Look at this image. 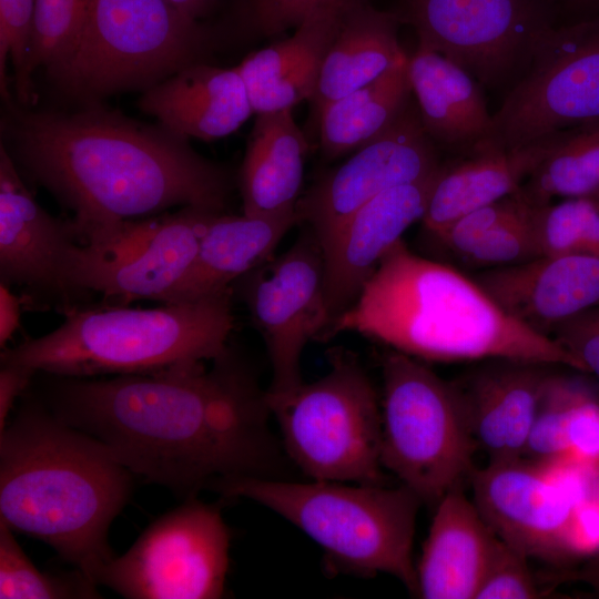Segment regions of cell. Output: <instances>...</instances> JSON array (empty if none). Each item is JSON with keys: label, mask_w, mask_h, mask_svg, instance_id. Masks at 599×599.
Wrapping results in <instances>:
<instances>
[{"label": "cell", "mask_w": 599, "mask_h": 599, "mask_svg": "<svg viewBox=\"0 0 599 599\" xmlns=\"http://www.w3.org/2000/svg\"><path fill=\"white\" fill-rule=\"evenodd\" d=\"M49 409L105 445L134 476L185 500L222 479L281 475L266 390L230 348L211 367L61 377Z\"/></svg>", "instance_id": "6da1fadb"}, {"label": "cell", "mask_w": 599, "mask_h": 599, "mask_svg": "<svg viewBox=\"0 0 599 599\" xmlns=\"http://www.w3.org/2000/svg\"><path fill=\"white\" fill-rule=\"evenodd\" d=\"M6 104L8 151L73 211L79 243L98 253L112 254L131 240L140 227L134 217L176 205L222 213L226 204L229 172L160 123L100 103L75 112Z\"/></svg>", "instance_id": "7a4b0ae2"}, {"label": "cell", "mask_w": 599, "mask_h": 599, "mask_svg": "<svg viewBox=\"0 0 599 599\" xmlns=\"http://www.w3.org/2000/svg\"><path fill=\"white\" fill-rule=\"evenodd\" d=\"M353 332L419 361L509 359L583 366L552 337L512 318L473 278L400 240L322 341Z\"/></svg>", "instance_id": "3957f363"}, {"label": "cell", "mask_w": 599, "mask_h": 599, "mask_svg": "<svg viewBox=\"0 0 599 599\" xmlns=\"http://www.w3.org/2000/svg\"><path fill=\"white\" fill-rule=\"evenodd\" d=\"M134 475L92 436L35 403L0 432V521L49 545L97 585ZM98 586V585H97Z\"/></svg>", "instance_id": "277c9868"}, {"label": "cell", "mask_w": 599, "mask_h": 599, "mask_svg": "<svg viewBox=\"0 0 599 599\" xmlns=\"http://www.w3.org/2000/svg\"><path fill=\"white\" fill-rule=\"evenodd\" d=\"M232 291L154 308H70L54 331L1 353L59 377L155 374L213 361L229 349Z\"/></svg>", "instance_id": "5b68a950"}, {"label": "cell", "mask_w": 599, "mask_h": 599, "mask_svg": "<svg viewBox=\"0 0 599 599\" xmlns=\"http://www.w3.org/2000/svg\"><path fill=\"white\" fill-rule=\"evenodd\" d=\"M210 489L273 510L319 545L336 566L363 576L390 575L417 595L413 542L423 502L406 486L242 476Z\"/></svg>", "instance_id": "8992f818"}, {"label": "cell", "mask_w": 599, "mask_h": 599, "mask_svg": "<svg viewBox=\"0 0 599 599\" xmlns=\"http://www.w3.org/2000/svg\"><path fill=\"white\" fill-rule=\"evenodd\" d=\"M209 35L167 0H91L70 60L50 81L82 105L144 91L203 62Z\"/></svg>", "instance_id": "52a82bcc"}, {"label": "cell", "mask_w": 599, "mask_h": 599, "mask_svg": "<svg viewBox=\"0 0 599 599\" xmlns=\"http://www.w3.org/2000/svg\"><path fill=\"white\" fill-rule=\"evenodd\" d=\"M383 468L436 504L464 488L476 468L478 448L465 403L454 380H445L419 359L392 349L382 362Z\"/></svg>", "instance_id": "ba28073f"}, {"label": "cell", "mask_w": 599, "mask_h": 599, "mask_svg": "<svg viewBox=\"0 0 599 599\" xmlns=\"http://www.w3.org/2000/svg\"><path fill=\"white\" fill-rule=\"evenodd\" d=\"M329 370L268 405L288 458L313 480L384 485L382 405L358 362L343 348Z\"/></svg>", "instance_id": "9c48e42d"}, {"label": "cell", "mask_w": 599, "mask_h": 599, "mask_svg": "<svg viewBox=\"0 0 599 599\" xmlns=\"http://www.w3.org/2000/svg\"><path fill=\"white\" fill-rule=\"evenodd\" d=\"M599 121V14L548 29L471 152L509 150ZM470 152V153H471Z\"/></svg>", "instance_id": "30bf717a"}, {"label": "cell", "mask_w": 599, "mask_h": 599, "mask_svg": "<svg viewBox=\"0 0 599 599\" xmlns=\"http://www.w3.org/2000/svg\"><path fill=\"white\" fill-rule=\"evenodd\" d=\"M229 551L220 508L194 497L153 521L95 581L128 599L221 598Z\"/></svg>", "instance_id": "8fae6325"}, {"label": "cell", "mask_w": 599, "mask_h": 599, "mask_svg": "<svg viewBox=\"0 0 599 599\" xmlns=\"http://www.w3.org/2000/svg\"><path fill=\"white\" fill-rule=\"evenodd\" d=\"M556 0H402L394 12L434 50L489 88L510 87L538 39L555 26ZM509 87V88H510Z\"/></svg>", "instance_id": "7c38bea8"}, {"label": "cell", "mask_w": 599, "mask_h": 599, "mask_svg": "<svg viewBox=\"0 0 599 599\" xmlns=\"http://www.w3.org/2000/svg\"><path fill=\"white\" fill-rule=\"evenodd\" d=\"M238 281L270 357L272 379L266 400L271 405L302 386L304 347L312 339H321L329 325L323 251L316 235L305 226L281 256Z\"/></svg>", "instance_id": "4fadbf2b"}, {"label": "cell", "mask_w": 599, "mask_h": 599, "mask_svg": "<svg viewBox=\"0 0 599 599\" xmlns=\"http://www.w3.org/2000/svg\"><path fill=\"white\" fill-rule=\"evenodd\" d=\"M441 163L435 142L423 126L417 103L410 100L385 132L357 149L300 197L297 221L313 231L322 246L372 199L430 176Z\"/></svg>", "instance_id": "5bb4252c"}, {"label": "cell", "mask_w": 599, "mask_h": 599, "mask_svg": "<svg viewBox=\"0 0 599 599\" xmlns=\"http://www.w3.org/2000/svg\"><path fill=\"white\" fill-rule=\"evenodd\" d=\"M211 212L184 206L142 222L138 234L113 254L78 243L71 251L67 281L72 295L93 291L115 305L148 298L166 302L189 273Z\"/></svg>", "instance_id": "9a60e30c"}, {"label": "cell", "mask_w": 599, "mask_h": 599, "mask_svg": "<svg viewBox=\"0 0 599 599\" xmlns=\"http://www.w3.org/2000/svg\"><path fill=\"white\" fill-rule=\"evenodd\" d=\"M473 501L495 535L528 558H568L565 534L578 505L552 483L540 464L526 458L475 468Z\"/></svg>", "instance_id": "2e32d148"}, {"label": "cell", "mask_w": 599, "mask_h": 599, "mask_svg": "<svg viewBox=\"0 0 599 599\" xmlns=\"http://www.w3.org/2000/svg\"><path fill=\"white\" fill-rule=\"evenodd\" d=\"M438 171L378 194L321 246L329 325L355 302L382 258L403 240L407 229L422 220Z\"/></svg>", "instance_id": "e0dca14e"}, {"label": "cell", "mask_w": 599, "mask_h": 599, "mask_svg": "<svg viewBox=\"0 0 599 599\" xmlns=\"http://www.w3.org/2000/svg\"><path fill=\"white\" fill-rule=\"evenodd\" d=\"M78 243L72 221L54 217L40 206L1 142V283L26 285L62 298L71 297L67 271L71 251Z\"/></svg>", "instance_id": "ac0fdd59"}, {"label": "cell", "mask_w": 599, "mask_h": 599, "mask_svg": "<svg viewBox=\"0 0 599 599\" xmlns=\"http://www.w3.org/2000/svg\"><path fill=\"white\" fill-rule=\"evenodd\" d=\"M473 278L504 312L547 336L599 305V257L589 254L539 255Z\"/></svg>", "instance_id": "d6986e66"}, {"label": "cell", "mask_w": 599, "mask_h": 599, "mask_svg": "<svg viewBox=\"0 0 599 599\" xmlns=\"http://www.w3.org/2000/svg\"><path fill=\"white\" fill-rule=\"evenodd\" d=\"M550 366L490 359L454 380L476 444L489 461L522 458Z\"/></svg>", "instance_id": "ffe728a7"}, {"label": "cell", "mask_w": 599, "mask_h": 599, "mask_svg": "<svg viewBox=\"0 0 599 599\" xmlns=\"http://www.w3.org/2000/svg\"><path fill=\"white\" fill-rule=\"evenodd\" d=\"M136 104L167 130L207 142L235 132L254 113L236 67L204 61L142 91Z\"/></svg>", "instance_id": "44dd1931"}, {"label": "cell", "mask_w": 599, "mask_h": 599, "mask_svg": "<svg viewBox=\"0 0 599 599\" xmlns=\"http://www.w3.org/2000/svg\"><path fill=\"white\" fill-rule=\"evenodd\" d=\"M499 538L464 488L448 491L435 514L416 566L425 599H475Z\"/></svg>", "instance_id": "7402d4cb"}, {"label": "cell", "mask_w": 599, "mask_h": 599, "mask_svg": "<svg viewBox=\"0 0 599 599\" xmlns=\"http://www.w3.org/2000/svg\"><path fill=\"white\" fill-rule=\"evenodd\" d=\"M359 1L317 9L290 38L252 52L236 65L255 114L292 109L312 99L343 19Z\"/></svg>", "instance_id": "603a6c76"}, {"label": "cell", "mask_w": 599, "mask_h": 599, "mask_svg": "<svg viewBox=\"0 0 599 599\" xmlns=\"http://www.w3.org/2000/svg\"><path fill=\"white\" fill-rule=\"evenodd\" d=\"M564 131L519 148L481 150L443 162L420 220L423 229L435 236L464 214L517 192Z\"/></svg>", "instance_id": "cb8c5ba5"}, {"label": "cell", "mask_w": 599, "mask_h": 599, "mask_svg": "<svg viewBox=\"0 0 599 599\" xmlns=\"http://www.w3.org/2000/svg\"><path fill=\"white\" fill-rule=\"evenodd\" d=\"M297 223L296 212L214 213L189 273L165 303L191 302L230 291L235 281L267 262L284 235Z\"/></svg>", "instance_id": "d4e9b609"}, {"label": "cell", "mask_w": 599, "mask_h": 599, "mask_svg": "<svg viewBox=\"0 0 599 599\" xmlns=\"http://www.w3.org/2000/svg\"><path fill=\"white\" fill-rule=\"evenodd\" d=\"M408 77L423 126L441 146L469 154L493 129L479 85L470 73L428 48L408 57Z\"/></svg>", "instance_id": "484cf974"}, {"label": "cell", "mask_w": 599, "mask_h": 599, "mask_svg": "<svg viewBox=\"0 0 599 599\" xmlns=\"http://www.w3.org/2000/svg\"><path fill=\"white\" fill-rule=\"evenodd\" d=\"M256 115L238 176L243 211L250 215L296 212L307 140L292 109Z\"/></svg>", "instance_id": "4316f807"}, {"label": "cell", "mask_w": 599, "mask_h": 599, "mask_svg": "<svg viewBox=\"0 0 599 599\" xmlns=\"http://www.w3.org/2000/svg\"><path fill=\"white\" fill-rule=\"evenodd\" d=\"M394 12L363 0L345 14L329 47L311 99L315 118L337 99L370 83L406 57Z\"/></svg>", "instance_id": "83f0119b"}, {"label": "cell", "mask_w": 599, "mask_h": 599, "mask_svg": "<svg viewBox=\"0 0 599 599\" xmlns=\"http://www.w3.org/2000/svg\"><path fill=\"white\" fill-rule=\"evenodd\" d=\"M412 94L406 55L376 80L328 104L317 119L323 156L339 158L380 135Z\"/></svg>", "instance_id": "f1b7e54d"}, {"label": "cell", "mask_w": 599, "mask_h": 599, "mask_svg": "<svg viewBox=\"0 0 599 599\" xmlns=\"http://www.w3.org/2000/svg\"><path fill=\"white\" fill-rule=\"evenodd\" d=\"M531 207L555 197H592L599 192V121L565 129L555 149L517 191Z\"/></svg>", "instance_id": "f546056e"}, {"label": "cell", "mask_w": 599, "mask_h": 599, "mask_svg": "<svg viewBox=\"0 0 599 599\" xmlns=\"http://www.w3.org/2000/svg\"><path fill=\"white\" fill-rule=\"evenodd\" d=\"M97 585L75 569L65 576L41 572L24 554L13 530L0 521V598H100Z\"/></svg>", "instance_id": "4dcf8cb0"}, {"label": "cell", "mask_w": 599, "mask_h": 599, "mask_svg": "<svg viewBox=\"0 0 599 599\" xmlns=\"http://www.w3.org/2000/svg\"><path fill=\"white\" fill-rule=\"evenodd\" d=\"M91 0H35L30 69L51 80L65 65L81 38Z\"/></svg>", "instance_id": "1f68e13d"}, {"label": "cell", "mask_w": 599, "mask_h": 599, "mask_svg": "<svg viewBox=\"0 0 599 599\" xmlns=\"http://www.w3.org/2000/svg\"><path fill=\"white\" fill-rule=\"evenodd\" d=\"M534 227L540 255L582 253L599 257V205L591 197L535 207Z\"/></svg>", "instance_id": "d6a6232c"}, {"label": "cell", "mask_w": 599, "mask_h": 599, "mask_svg": "<svg viewBox=\"0 0 599 599\" xmlns=\"http://www.w3.org/2000/svg\"><path fill=\"white\" fill-rule=\"evenodd\" d=\"M34 3L35 0H0V91L6 103L12 101L7 77L8 58L13 68L18 103L29 106L34 101L30 69Z\"/></svg>", "instance_id": "836d02e7"}, {"label": "cell", "mask_w": 599, "mask_h": 599, "mask_svg": "<svg viewBox=\"0 0 599 599\" xmlns=\"http://www.w3.org/2000/svg\"><path fill=\"white\" fill-rule=\"evenodd\" d=\"M575 379L551 373L532 422L524 456L549 463L569 455L567 423Z\"/></svg>", "instance_id": "e575fe53"}, {"label": "cell", "mask_w": 599, "mask_h": 599, "mask_svg": "<svg viewBox=\"0 0 599 599\" xmlns=\"http://www.w3.org/2000/svg\"><path fill=\"white\" fill-rule=\"evenodd\" d=\"M534 207L490 226L460 258L479 271L518 264L539 256Z\"/></svg>", "instance_id": "d590c367"}, {"label": "cell", "mask_w": 599, "mask_h": 599, "mask_svg": "<svg viewBox=\"0 0 599 599\" xmlns=\"http://www.w3.org/2000/svg\"><path fill=\"white\" fill-rule=\"evenodd\" d=\"M528 559L499 539L475 599L541 598Z\"/></svg>", "instance_id": "8d00e7d4"}, {"label": "cell", "mask_w": 599, "mask_h": 599, "mask_svg": "<svg viewBox=\"0 0 599 599\" xmlns=\"http://www.w3.org/2000/svg\"><path fill=\"white\" fill-rule=\"evenodd\" d=\"M568 458L599 469V397L575 379L567 423Z\"/></svg>", "instance_id": "74e56055"}, {"label": "cell", "mask_w": 599, "mask_h": 599, "mask_svg": "<svg viewBox=\"0 0 599 599\" xmlns=\"http://www.w3.org/2000/svg\"><path fill=\"white\" fill-rule=\"evenodd\" d=\"M550 337L599 380V305L565 321Z\"/></svg>", "instance_id": "f35d334b"}, {"label": "cell", "mask_w": 599, "mask_h": 599, "mask_svg": "<svg viewBox=\"0 0 599 599\" xmlns=\"http://www.w3.org/2000/svg\"><path fill=\"white\" fill-rule=\"evenodd\" d=\"M358 0H251L254 23L265 35H275L297 27L319 8Z\"/></svg>", "instance_id": "ab89813d"}, {"label": "cell", "mask_w": 599, "mask_h": 599, "mask_svg": "<svg viewBox=\"0 0 599 599\" xmlns=\"http://www.w3.org/2000/svg\"><path fill=\"white\" fill-rule=\"evenodd\" d=\"M568 557L599 554V497L591 495L573 509L565 534Z\"/></svg>", "instance_id": "60d3db41"}, {"label": "cell", "mask_w": 599, "mask_h": 599, "mask_svg": "<svg viewBox=\"0 0 599 599\" xmlns=\"http://www.w3.org/2000/svg\"><path fill=\"white\" fill-rule=\"evenodd\" d=\"M37 372L30 367L1 363L0 369V432L8 424V417L16 398L27 388Z\"/></svg>", "instance_id": "b9f144b4"}, {"label": "cell", "mask_w": 599, "mask_h": 599, "mask_svg": "<svg viewBox=\"0 0 599 599\" xmlns=\"http://www.w3.org/2000/svg\"><path fill=\"white\" fill-rule=\"evenodd\" d=\"M21 301L4 283L0 284V345L3 347L19 327Z\"/></svg>", "instance_id": "7bdbcfd3"}, {"label": "cell", "mask_w": 599, "mask_h": 599, "mask_svg": "<svg viewBox=\"0 0 599 599\" xmlns=\"http://www.w3.org/2000/svg\"><path fill=\"white\" fill-rule=\"evenodd\" d=\"M187 17L199 20L214 7L216 0H167Z\"/></svg>", "instance_id": "ee69618b"}, {"label": "cell", "mask_w": 599, "mask_h": 599, "mask_svg": "<svg viewBox=\"0 0 599 599\" xmlns=\"http://www.w3.org/2000/svg\"><path fill=\"white\" fill-rule=\"evenodd\" d=\"M578 11L599 12V0H556Z\"/></svg>", "instance_id": "f6af8a7d"}]
</instances>
